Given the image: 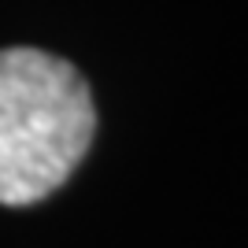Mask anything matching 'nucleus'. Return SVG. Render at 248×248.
Instances as JSON below:
<instances>
[{
    "label": "nucleus",
    "instance_id": "f257e3e1",
    "mask_svg": "<svg viewBox=\"0 0 248 248\" xmlns=\"http://www.w3.org/2000/svg\"><path fill=\"white\" fill-rule=\"evenodd\" d=\"M96 134L93 93L67 60L0 48V204L26 207L74 174Z\"/></svg>",
    "mask_w": 248,
    "mask_h": 248
}]
</instances>
